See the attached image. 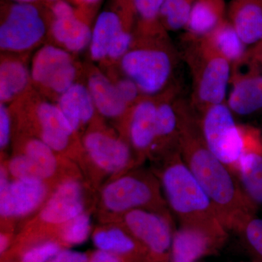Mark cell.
<instances>
[{
  "instance_id": "cell-38",
  "label": "cell",
  "mask_w": 262,
  "mask_h": 262,
  "mask_svg": "<svg viewBox=\"0 0 262 262\" xmlns=\"http://www.w3.org/2000/svg\"><path fill=\"white\" fill-rule=\"evenodd\" d=\"M50 262H89V260L84 253L63 250L57 253Z\"/></svg>"
},
{
  "instance_id": "cell-32",
  "label": "cell",
  "mask_w": 262,
  "mask_h": 262,
  "mask_svg": "<svg viewBox=\"0 0 262 262\" xmlns=\"http://www.w3.org/2000/svg\"><path fill=\"white\" fill-rule=\"evenodd\" d=\"M91 229V216L83 212L65 224L62 230V237L67 244H81L89 237Z\"/></svg>"
},
{
  "instance_id": "cell-24",
  "label": "cell",
  "mask_w": 262,
  "mask_h": 262,
  "mask_svg": "<svg viewBox=\"0 0 262 262\" xmlns=\"http://www.w3.org/2000/svg\"><path fill=\"white\" fill-rule=\"evenodd\" d=\"M89 90L95 107L103 116L115 118L126 112L128 104L123 99L116 85L101 74H95L90 77Z\"/></svg>"
},
{
  "instance_id": "cell-28",
  "label": "cell",
  "mask_w": 262,
  "mask_h": 262,
  "mask_svg": "<svg viewBox=\"0 0 262 262\" xmlns=\"http://www.w3.org/2000/svg\"><path fill=\"white\" fill-rule=\"evenodd\" d=\"M196 0H164L160 11V23L165 30L185 29L193 5Z\"/></svg>"
},
{
  "instance_id": "cell-43",
  "label": "cell",
  "mask_w": 262,
  "mask_h": 262,
  "mask_svg": "<svg viewBox=\"0 0 262 262\" xmlns=\"http://www.w3.org/2000/svg\"><path fill=\"white\" fill-rule=\"evenodd\" d=\"M76 3L78 4L85 5V6H92L98 4L101 0H74Z\"/></svg>"
},
{
  "instance_id": "cell-37",
  "label": "cell",
  "mask_w": 262,
  "mask_h": 262,
  "mask_svg": "<svg viewBox=\"0 0 262 262\" xmlns=\"http://www.w3.org/2000/svg\"><path fill=\"white\" fill-rule=\"evenodd\" d=\"M10 117L4 103L0 105V148L5 149L9 144L10 139Z\"/></svg>"
},
{
  "instance_id": "cell-30",
  "label": "cell",
  "mask_w": 262,
  "mask_h": 262,
  "mask_svg": "<svg viewBox=\"0 0 262 262\" xmlns=\"http://www.w3.org/2000/svg\"><path fill=\"white\" fill-rule=\"evenodd\" d=\"M54 152L42 139H32L26 145L24 154L37 164L50 178L56 173L58 165Z\"/></svg>"
},
{
  "instance_id": "cell-39",
  "label": "cell",
  "mask_w": 262,
  "mask_h": 262,
  "mask_svg": "<svg viewBox=\"0 0 262 262\" xmlns=\"http://www.w3.org/2000/svg\"><path fill=\"white\" fill-rule=\"evenodd\" d=\"M89 262H120V260L115 253L99 250L93 254Z\"/></svg>"
},
{
  "instance_id": "cell-15",
  "label": "cell",
  "mask_w": 262,
  "mask_h": 262,
  "mask_svg": "<svg viewBox=\"0 0 262 262\" xmlns=\"http://www.w3.org/2000/svg\"><path fill=\"white\" fill-rule=\"evenodd\" d=\"M158 103L145 99L137 102L130 115L128 135L133 148L141 156L153 152L156 141Z\"/></svg>"
},
{
  "instance_id": "cell-8",
  "label": "cell",
  "mask_w": 262,
  "mask_h": 262,
  "mask_svg": "<svg viewBox=\"0 0 262 262\" xmlns=\"http://www.w3.org/2000/svg\"><path fill=\"white\" fill-rule=\"evenodd\" d=\"M123 223L127 232L155 256L163 258L170 255L175 231L168 210H133L124 214Z\"/></svg>"
},
{
  "instance_id": "cell-12",
  "label": "cell",
  "mask_w": 262,
  "mask_h": 262,
  "mask_svg": "<svg viewBox=\"0 0 262 262\" xmlns=\"http://www.w3.org/2000/svg\"><path fill=\"white\" fill-rule=\"evenodd\" d=\"M46 195L44 181L14 179L0 192V215L3 218H18L30 214L42 204Z\"/></svg>"
},
{
  "instance_id": "cell-35",
  "label": "cell",
  "mask_w": 262,
  "mask_h": 262,
  "mask_svg": "<svg viewBox=\"0 0 262 262\" xmlns=\"http://www.w3.org/2000/svg\"><path fill=\"white\" fill-rule=\"evenodd\" d=\"M133 43V36L127 30L122 31L114 39L108 51V57L119 59L126 54Z\"/></svg>"
},
{
  "instance_id": "cell-18",
  "label": "cell",
  "mask_w": 262,
  "mask_h": 262,
  "mask_svg": "<svg viewBox=\"0 0 262 262\" xmlns=\"http://www.w3.org/2000/svg\"><path fill=\"white\" fill-rule=\"evenodd\" d=\"M226 10L225 0H196L184 29L186 42L206 37L227 19Z\"/></svg>"
},
{
  "instance_id": "cell-23",
  "label": "cell",
  "mask_w": 262,
  "mask_h": 262,
  "mask_svg": "<svg viewBox=\"0 0 262 262\" xmlns=\"http://www.w3.org/2000/svg\"><path fill=\"white\" fill-rule=\"evenodd\" d=\"M245 195L257 208L262 206V152L246 153L234 172Z\"/></svg>"
},
{
  "instance_id": "cell-17",
  "label": "cell",
  "mask_w": 262,
  "mask_h": 262,
  "mask_svg": "<svg viewBox=\"0 0 262 262\" xmlns=\"http://www.w3.org/2000/svg\"><path fill=\"white\" fill-rule=\"evenodd\" d=\"M174 93L168 99L158 102L157 108L156 141L153 152L159 153L164 159L179 150L178 100L174 99Z\"/></svg>"
},
{
  "instance_id": "cell-25",
  "label": "cell",
  "mask_w": 262,
  "mask_h": 262,
  "mask_svg": "<svg viewBox=\"0 0 262 262\" xmlns=\"http://www.w3.org/2000/svg\"><path fill=\"white\" fill-rule=\"evenodd\" d=\"M125 30L120 15L116 12L105 10L98 15L92 31L91 55L96 61L108 56V51L115 38Z\"/></svg>"
},
{
  "instance_id": "cell-3",
  "label": "cell",
  "mask_w": 262,
  "mask_h": 262,
  "mask_svg": "<svg viewBox=\"0 0 262 262\" xmlns=\"http://www.w3.org/2000/svg\"><path fill=\"white\" fill-rule=\"evenodd\" d=\"M198 115L207 146L233 174L244 155L262 152L261 131L237 123L227 103L207 108Z\"/></svg>"
},
{
  "instance_id": "cell-16",
  "label": "cell",
  "mask_w": 262,
  "mask_h": 262,
  "mask_svg": "<svg viewBox=\"0 0 262 262\" xmlns=\"http://www.w3.org/2000/svg\"><path fill=\"white\" fill-rule=\"evenodd\" d=\"M228 20L250 50L262 42V0H232Z\"/></svg>"
},
{
  "instance_id": "cell-22",
  "label": "cell",
  "mask_w": 262,
  "mask_h": 262,
  "mask_svg": "<svg viewBox=\"0 0 262 262\" xmlns=\"http://www.w3.org/2000/svg\"><path fill=\"white\" fill-rule=\"evenodd\" d=\"M52 33L58 42L72 52H80L91 44L92 31L77 13L54 17Z\"/></svg>"
},
{
  "instance_id": "cell-36",
  "label": "cell",
  "mask_w": 262,
  "mask_h": 262,
  "mask_svg": "<svg viewBox=\"0 0 262 262\" xmlns=\"http://www.w3.org/2000/svg\"><path fill=\"white\" fill-rule=\"evenodd\" d=\"M115 85L122 99L128 105L135 102L141 93L135 82L128 77L119 80Z\"/></svg>"
},
{
  "instance_id": "cell-7",
  "label": "cell",
  "mask_w": 262,
  "mask_h": 262,
  "mask_svg": "<svg viewBox=\"0 0 262 262\" xmlns=\"http://www.w3.org/2000/svg\"><path fill=\"white\" fill-rule=\"evenodd\" d=\"M46 32V22L34 3H15L0 27V47L5 51H26L37 44Z\"/></svg>"
},
{
  "instance_id": "cell-45",
  "label": "cell",
  "mask_w": 262,
  "mask_h": 262,
  "mask_svg": "<svg viewBox=\"0 0 262 262\" xmlns=\"http://www.w3.org/2000/svg\"><path fill=\"white\" fill-rule=\"evenodd\" d=\"M48 1L51 2V3H55V2L58 1V0H48Z\"/></svg>"
},
{
  "instance_id": "cell-14",
  "label": "cell",
  "mask_w": 262,
  "mask_h": 262,
  "mask_svg": "<svg viewBox=\"0 0 262 262\" xmlns=\"http://www.w3.org/2000/svg\"><path fill=\"white\" fill-rule=\"evenodd\" d=\"M84 212L83 191L75 179L61 182L46 202L39 213L41 220L50 225H65Z\"/></svg>"
},
{
  "instance_id": "cell-19",
  "label": "cell",
  "mask_w": 262,
  "mask_h": 262,
  "mask_svg": "<svg viewBox=\"0 0 262 262\" xmlns=\"http://www.w3.org/2000/svg\"><path fill=\"white\" fill-rule=\"evenodd\" d=\"M37 115L42 127L41 139L54 151L67 149L75 131L58 106L47 102L40 103Z\"/></svg>"
},
{
  "instance_id": "cell-42",
  "label": "cell",
  "mask_w": 262,
  "mask_h": 262,
  "mask_svg": "<svg viewBox=\"0 0 262 262\" xmlns=\"http://www.w3.org/2000/svg\"><path fill=\"white\" fill-rule=\"evenodd\" d=\"M8 246V238L5 234H1L0 236V251L3 253L4 252Z\"/></svg>"
},
{
  "instance_id": "cell-9",
  "label": "cell",
  "mask_w": 262,
  "mask_h": 262,
  "mask_svg": "<svg viewBox=\"0 0 262 262\" xmlns=\"http://www.w3.org/2000/svg\"><path fill=\"white\" fill-rule=\"evenodd\" d=\"M31 75L34 82L61 95L75 84L76 68L68 52L46 46L34 56Z\"/></svg>"
},
{
  "instance_id": "cell-31",
  "label": "cell",
  "mask_w": 262,
  "mask_h": 262,
  "mask_svg": "<svg viewBox=\"0 0 262 262\" xmlns=\"http://www.w3.org/2000/svg\"><path fill=\"white\" fill-rule=\"evenodd\" d=\"M7 169L14 179L45 181L48 179L44 170L25 154L17 155L10 159Z\"/></svg>"
},
{
  "instance_id": "cell-11",
  "label": "cell",
  "mask_w": 262,
  "mask_h": 262,
  "mask_svg": "<svg viewBox=\"0 0 262 262\" xmlns=\"http://www.w3.org/2000/svg\"><path fill=\"white\" fill-rule=\"evenodd\" d=\"M230 84L226 103L234 115L248 116L262 110V71L251 58L248 70L232 71Z\"/></svg>"
},
{
  "instance_id": "cell-6",
  "label": "cell",
  "mask_w": 262,
  "mask_h": 262,
  "mask_svg": "<svg viewBox=\"0 0 262 262\" xmlns=\"http://www.w3.org/2000/svg\"><path fill=\"white\" fill-rule=\"evenodd\" d=\"M160 181L148 174L134 173L122 176L105 187L102 201L106 209L125 213L139 209L165 211L168 205L162 196Z\"/></svg>"
},
{
  "instance_id": "cell-27",
  "label": "cell",
  "mask_w": 262,
  "mask_h": 262,
  "mask_svg": "<svg viewBox=\"0 0 262 262\" xmlns=\"http://www.w3.org/2000/svg\"><path fill=\"white\" fill-rule=\"evenodd\" d=\"M134 237L122 229L110 228L98 231L94 236L95 246L101 251L115 254L135 252L137 246Z\"/></svg>"
},
{
  "instance_id": "cell-2",
  "label": "cell",
  "mask_w": 262,
  "mask_h": 262,
  "mask_svg": "<svg viewBox=\"0 0 262 262\" xmlns=\"http://www.w3.org/2000/svg\"><path fill=\"white\" fill-rule=\"evenodd\" d=\"M159 177L167 205L180 225L200 226L226 235L227 229L213 203L184 163L179 150L164 159Z\"/></svg>"
},
{
  "instance_id": "cell-34",
  "label": "cell",
  "mask_w": 262,
  "mask_h": 262,
  "mask_svg": "<svg viewBox=\"0 0 262 262\" xmlns=\"http://www.w3.org/2000/svg\"><path fill=\"white\" fill-rule=\"evenodd\" d=\"M59 251V246L56 243H45L24 253L22 262H50Z\"/></svg>"
},
{
  "instance_id": "cell-10",
  "label": "cell",
  "mask_w": 262,
  "mask_h": 262,
  "mask_svg": "<svg viewBox=\"0 0 262 262\" xmlns=\"http://www.w3.org/2000/svg\"><path fill=\"white\" fill-rule=\"evenodd\" d=\"M84 149L93 163L108 173H120L134 165L130 146L101 132H91L84 139Z\"/></svg>"
},
{
  "instance_id": "cell-5",
  "label": "cell",
  "mask_w": 262,
  "mask_h": 262,
  "mask_svg": "<svg viewBox=\"0 0 262 262\" xmlns=\"http://www.w3.org/2000/svg\"><path fill=\"white\" fill-rule=\"evenodd\" d=\"M177 63V53L169 45L134 48L121 58L124 73L146 96L159 94L168 87Z\"/></svg>"
},
{
  "instance_id": "cell-20",
  "label": "cell",
  "mask_w": 262,
  "mask_h": 262,
  "mask_svg": "<svg viewBox=\"0 0 262 262\" xmlns=\"http://www.w3.org/2000/svg\"><path fill=\"white\" fill-rule=\"evenodd\" d=\"M215 52L227 60L232 70L250 59V49L243 42L228 19L203 38Z\"/></svg>"
},
{
  "instance_id": "cell-40",
  "label": "cell",
  "mask_w": 262,
  "mask_h": 262,
  "mask_svg": "<svg viewBox=\"0 0 262 262\" xmlns=\"http://www.w3.org/2000/svg\"><path fill=\"white\" fill-rule=\"evenodd\" d=\"M250 58L262 71V42L250 50Z\"/></svg>"
},
{
  "instance_id": "cell-4",
  "label": "cell",
  "mask_w": 262,
  "mask_h": 262,
  "mask_svg": "<svg viewBox=\"0 0 262 262\" xmlns=\"http://www.w3.org/2000/svg\"><path fill=\"white\" fill-rule=\"evenodd\" d=\"M184 58L192 78L191 105L198 114L226 103L232 67L203 39L188 42Z\"/></svg>"
},
{
  "instance_id": "cell-1",
  "label": "cell",
  "mask_w": 262,
  "mask_h": 262,
  "mask_svg": "<svg viewBox=\"0 0 262 262\" xmlns=\"http://www.w3.org/2000/svg\"><path fill=\"white\" fill-rule=\"evenodd\" d=\"M177 106L183 160L209 196L225 228L242 232L257 208L245 195L233 173L208 149L199 115L191 103L178 99Z\"/></svg>"
},
{
  "instance_id": "cell-26",
  "label": "cell",
  "mask_w": 262,
  "mask_h": 262,
  "mask_svg": "<svg viewBox=\"0 0 262 262\" xmlns=\"http://www.w3.org/2000/svg\"><path fill=\"white\" fill-rule=\"evenodd\" d=\"M29 72L21 62L5 61L0 66V100L8 102L20 94L29 82Z\"/></svg>"
},
{
  "instance_id": "cell-29",
  "label": "cell",
  "mask_w": 262,
  "mask_h": 262,
  "mask_svg": "<svg viewBox=\"0 0 262 262\" xmlns=\"http://www.w3.org/2000/svg\"><path fill=\"white\" fill-rule=\"evenodd\" d=\"M134 13L146 32L164 29L160 15L164 0H132Z\"/></svg>"
},
{
  "instance_id": "cell-13",
  "label": "cell",
  "mask_w": 262,
  "mask_h": 262,
  "mask_svg": "<svg viewBox=\"0 0 262 262\" xmlns=\"http://www.w3.org/2000/svg\"><path fill=\"white\" fill-rule=\"evenodd\" d=\"M226 235L190 225H180L174 232L171 262H196L223 242Z\"/></svg>"
},
{
  "instance_id": "cell-41",
  "label": "cell",
  "mask_w": 262,
  "mask_h": 262,
  "mask_svg": "<svg viewBox=\"0 0 262 262\" xmlns=\"http://www.w3.org/2000/svg\"><path fill=\"white\" fill-rule=\"evenodd\" d=\"M10 181L9 179V172L8 169L5 167H1L0 170V192L4 191L7 187L9 185Z\"/></svg>"
},
{
  "instance_id": "cell-21",
  "label": "cell",
  "mask_w": 262,
  "mask_h": 262,
  "mask_svg": "<svg viewBox=\"0 0 262 262\" xmlns=\"http://www.w3.org/2000/svg\"><path fill=\"white\" fill-rule=\"evenodd\" d=\"M58 106L75 132L91 120L96 108L89 88L78 83L61 95Z\"/></svg>"
},
{
  "instance_id": "cell-44",
  "label": "cell",
  "mask_w": 262,
  "mask_h": 262,
  "mask_svg": "<svg viewBox=\"0 0 262 262\" xmlns=\"http://www.w3.org/2000/svg\"><path fill=\"white\" fill-rule=\"evenodd\" d=\"M13 1L17 3H34L38 0H13Z\"/></svg>"
},
{
  "instance_id": "cell-33",
  "label": "cell",
  "mask_w": 262,
  "mask_h": 262,
  "mask_svg": "<svg viewBox=\"0 0 262 262\" xmlns=\"http://www.w3.org/2000/svg\"><path fill=\"white\" fill-rule=\"evenodd\" d=\"M241 233L244 234L251 249L262 259V220L253 217L248 221Z\"/></svg>"
}]
</instances>
